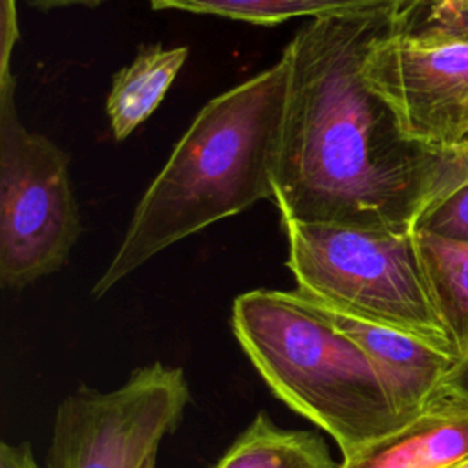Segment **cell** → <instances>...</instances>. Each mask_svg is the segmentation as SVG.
I'll use <instances>...</instances> for the list:
<instances>
[{
	"mask_svg": "<svg viewBox=\"0 0 468 468\" xmlns=\"http://www.w3.org/2000/svg\"><path fill=\"white\" fill-rule=\"evenodd\" d=\"M453 468H468V459H464L463 463H459V464H455Z\"/></svg>",
	"mask_w": 468,
	"mask_h": 468,
	"instance_id": "cell-22",
	"label": "cell"
},
{
	"mask_svg": "<svg viewBox=\"0 0 468 468\" xmlns=\"http://www.w3.org/2000/svg\"><path fill=\"white\" fill-rule=\"evenodd\" d=\"M289 93L285 55L208 101L143 194L110 265L93 285L106 294L163 249L272 199V174Z\"/></svg>",
	"mask_w": 468,
	"mask_h": 468,
	"instance_id": "cell-2",
	"label": "cell"
},
{
	"mask_svg": "<svg viewBox=\"0 0 468 468\" xmlns=\"http://www.w3.org/2000/svg\"><path fill=\"white\" fill-rule=\"evenodd\" d=\"M186 57L185 46L150 44L143 46L137 57L113 75L106 112L117 141H124L157 110Z\"/></svg>",
	"mask_w": 468,
	"mask_h": 468,
	"instance_id": "cell-10",
	"label": "cell"
},
{
	"mask_svg": "<svg viewBox=\"0 0 468 468\" xmlns=\"http://www.w3.org/2000/svg\"><path fill=\"white\" fill-rule=\"evenodd\" d=\"M154 9L218 15L258 26H276L296 16H356L397 11L404 0H148Z\"/></svg>",
	"mask_w": 468,
	"mask_h": 468,
	"instance_id": "cell-13",
	"label": "cell"
},
{
	"mask_svg": "<svg viewBox=\"0 0 468 468\" xmlns=\"http://www.w3.org/2000/svg\"><path fill=\"white\" fill-rule=\"evenodd\" d=\"M190 388L177 366H141L115 389L80 384L58 404L44 468H143L176 431Z\"/></svg>",
	"mask_w": 468,
	"mask_h": 468,
	"instance_id": "cell-6",
	"label": "cell"
},
{
	"mask_svg": "<svg viewBox=\"0 0 468 468\" xmlns=\"http://www.w3.org/2000/svg\"><path fill=\"white\" fill-rule=\"evenodd\" d=\"M298 292L338 313L415 335L453 356L413 230L283 219ZM455 358V356H453Z\"/></svg>",
	"mask_w": 468,
	"mask_h": 468,
	"instance_id": "cell-4",
	"label": "cell"
},
{
	"mask_svg": "<svg viewBox=\"0 0 468 468\" xmlns=\"http://www.w3.org/2000/svg\"><path fill=\"white\" fill-rule=\"evenodd\" d=\"M364 73L411 143L441 148L468 137V42L419 46L389 26L371 44Z\"/></svg>",
	"mask_w": 468,
	"mask_h": 468,
	"instance_id": "cell-7",
	"label": "cell"
},
{
	"mask_svg": "<svg viewBox=\"0 0 468 468\" xmlns=\"http://www.w3.org/2000/svg\"><path fill=\"white\" fill-rule=\"evenodd\" d=\"M0 468H44L37 463L33 446L29 441L2 442L0 446Z\"/></svg>",
	"mask_w": 468,
	"mask_h": 468,
	"instance_id": "cell-19",
	"label": "cell"
},
{
	"mask_svg": "<svg viewBox=\"0 0 468 468\" xmlns=\"http://www.w3.org/2000/svg\"><path fill=\"white\" fill-rule=\"evenodd\" d=\"M464 185H468V137L450 146L431 148L426 188L417 221Z\"/></svg>",
	"mask_w": 468,
	"mask_h": 468,
	"instance_id": "cell-15",
	"label": "cell"
},
{
	"mask_svg": "<svg viewBox=\"0 0 468 468\" xmlns=\"http://www.w3.org/2000/svg\"><path fill=\"white\" fill-rule=\"evenodd\" d=\"M155 461H157V455L150 457V459L144 463V466H143V468H155Z\"/></svg>",
	"mask_w": 468,
	"mask_h": 468,
	"instance_id": "cell-21",
	"label": "cell"
},
{
	"mask_svg": "<svg viewBox=\"0 0 468 468\" xmlns=\"http://www.w3.org/2000/svg\"><path fill=\"white\" fill-rule=\"evenodd\" d=\"M439 393L468 402V353L453 360L441 382Z\"/></svg>",
	"mask_w": 468,
	"mask_h": 468,
	"instance_id": "cell-18",
	"label": "cell"
},
{
	"mask_svg": "<svg viewBox=\"0 0 468 468\" xmlns=\"http://www.w3.org/2000/svg\"><path fill=\"white\" fill-rule=\"evenodd\" d=\"M324 309L335 325L366 351L402 419L411 420L437 397L455 360L450 353L415 335Z\"/></svg>",
	"mask_w": 468,
	"mask_h": 468,
	"instance_id": "cell-8",
	"label": "cell"
},
{
	"mask_svg": "<svg viewBox=\"0 0 468 468\" xmlns=\"http://www.w3.org/2000/svg\"><path fill=\"white\" fill-rule=\"evenodd\" d=\"M69 155L29 132L16 112L15 77H0V282L7 289L57 272L80 236Z\"/></svg>",
	"mask_w": 468,
	"mask_h": 468,
	"instance_id": "cell-5",
	"label": "cell"
},
{
	"mask_svg": "<svg viewBox=\"0 0 468 468\" xmlns=\"http://www.w3.org/2000/svg\"><path fill=\"white\" fill-rule=\"evenodd\" d=\"M413 230H428L453 241H468V185L420 216Z\"/></svg>",
	"mask_w": 468,
	"mask_h": 468,
	"instance_id": "cell-16",
	"label": "cell"
},
{
	"mask_svg": "<svg viewBox=\"0 0 468 468\" xmlns=\"http://www.w3.org/2000/svg\"><path fill=\"white\" fill-rule=\"evenodd\" d=\"M2 46H0V77L11 73L9 71V58L13 46L18 38V27H16V9H15V0H2Z\"/></svg>",
	"mask_w": 468,
	"mask_h": 468,
	"instance_id": "cell-17",
	"label": "cell"
},
{
	"mask_svg": "<svg viewBox=\"0 0 468 468\" xmlns=\"http://www.w3.org/2000/svg\"><path fill=\"white\" fill-rule=\"evenodd\" d=\"M413 239L433 307L452 342L453 356L468 353V241H453L428 230Z\"/></svg>",
	"mask_w": 468,
	"mask_h": 468,
	"instance_id": "cell-11",
	"label": "cell"
},
{
	"mask_svg": "<svg viewBox=\"0 0 468 468\" xmlns=\"http://www.w3.org/2000/svg\"><path fill=\"white\" fill-rule=\"evenodd\" d=\"M391 35L419 46L468 42V0H404Z\"/></svg>",
	"mask_w": 468,
	"mask_h": 468,
	"instance_id": "cell-14",
	"label": "cell"
},
{
	"mask_svg": "<svg viewBox=\"0 0 468 468\" xmlns=\"http://www.w3.org/2000/svg\"><path fill=\"white\" fill-rule=\"evenodd\" d=\"M393 15L311 18L285 48L289 93L272 174L282 221L413 230L431 148L404 137L364 73Z\"/></svg>",
	"mask_w": 468,
	"mask_h": 468,
	"instance_id": "cell-1",
	"label": "cell"
},
{
	"mask_svg": "<svg viewBox=\"0 0 468 468\" xmlns=\"http://www.w3.org/2000/svg\"><path fill=\"white\" fill-rule=\"evenodd\" d=\"M230 322L271 391L329 433L342 461L410 422L366 351L302 292H243L232 303Z\"/></svg>",
	"mask_w": 468,
	"mask_h": 468,
	"instance_id": "cell-3",
	"label": "cell"
},
{
	"mask_svg": "<svg viewBox=\"0 0 468 468\" xmlns=\"http://www.w3.org/2000/svg\"><path fill=\"white\" fill-rule=\"evenodd\" d=\"M212 468H342V461L318 431L280 428L260 411Z\"/></svg>",
	"mask_w": 468,
	"mask_h": 468,
	"instance_id": "cell-12",
	"label": "cell"
},
{
	"mask_svg": "<svg viewBox=\"0 0 468 468\" xmlns=\"http://www.w3.org/2000/svg\"><path fill=\"white\" fill-rule=\"evenodd\" d=\"M27 5L38 11H51L57 7H69V5H82V7H97L106 0H24Z\"/></svg>",
	"mask_w": 468,
	"mask_h": 468,
	"instance_id": "cell-20",
	"label": "cell"
},
{
	"mask_svg": "<svg viewBox=\"0 0 468 468\" xmlns=\"http://www.w3.org/2000/svg\"><path fill=\"white\" fill-rule=\"evenodd\" d=\"M464 459L468 402L437 393L417 417L342 461V468H453Z\"/></svg>",
	"mask_w": 468,
	"mask_h": 468,
	"instance_id": "cell-9",
	"label": "cell"
}]
</instances>
